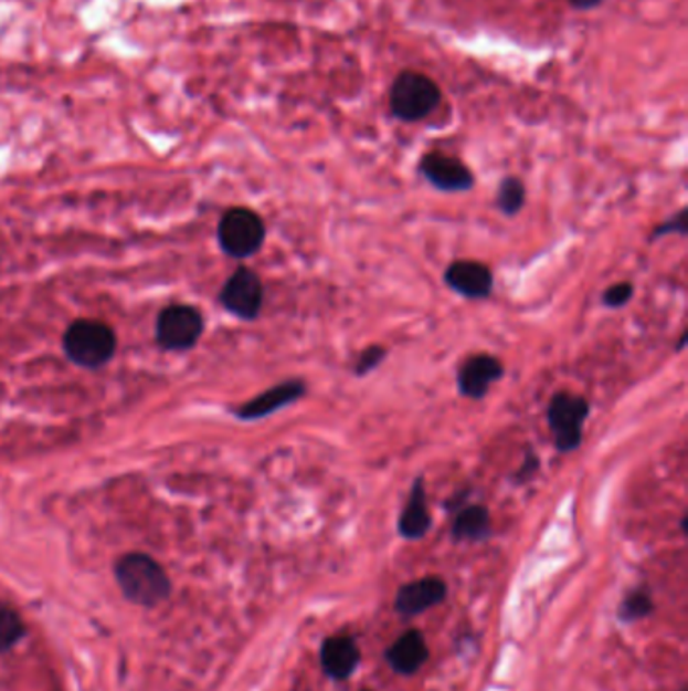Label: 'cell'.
<instances>
[{"label":"cell","mask_w":688,"mask_h":691,"mask_svg":"<svg viewBox=\"0 0 688 691\" xmlns=\"http://www.w3.org/2000/svg\"><path fill=\"white\" fill-rule=\"evenodd\" d=\"M221 302L234 316L255 320L263 307V283L257 273L246 268L234 271L222 287Z\"/></svg>","instance_id":"obj_7"},{"label":"cell","mask_w":688,"mask_h":691,"mask_svg":"<svg viewBox=\"0 0 688 691\" xmlns=\"http://www.w3.org/2000/svg\"><path fill=\"white\" fill-rule=\"evenodd\" d=\"M490 534V514L485 505H465L458 510L453 524V538L456 542H483Z\"/></svg>","instance_id":"obj_16"},{"label":"cell","mask_w":688,"mask_h":691,"mask_svg":"<svg viewBox=\"0 0 688 691\" xmlns=\"http://www.w3.org/2000/svg\"><path fill=\"white\" fill-rule=\"evenodd\" d=\"M502 364L499 358L489 356V354H477L465 360V364L458 368V392L467 399L478 400L485 399V395L489 392L490 385H495L501 378Z\"/></svg>","instance_id":"obj_9"},{"label":"cell","mask_w":688,"mask_h":691,"mask_svg":"<svg viewBox=\"0 0 688 691\" xmlns=\"http://www.w3.org/2000/svg\"><path fill=\"white\" fill-rule=\"evenodd\" d=\"M421 172L432 187L444 192H465L475 185V176L467 166L443 153L426 154L421 160Z\"/></svg>","instance_id":"obj_8"},{"label":"cell","mask_w":688,"mask_h":691,"mask_svg":"<svg viewBox=\"0 0 688 691\" xmlns=\"http://www.w3.org/2000/svg\"><path fill=\"white\" fill-rule=\"evenodd\" d=\"M526 185L515 176H507V178H502L499 190H497V207L502 214L515 217L526 207Z\"/></svg>","instance_id":"obj_17"},{"label":"cell","mask_w":688,"mask_h":691,"mask_svg":"<svg viewBox=\"0 0 688 691\" xmlns=\"http://www.w3.org/2000/svg\"><path fill=\"white\" fill-rule=\"evenodd\" d=\"M687 234V211H680L673 219H668L666 223L656 227L653 231V239H660L665 234Z\"/></svg>","instance_id":"obj_22"},{"label":"cell","mask_w":688,"mask_h":691,"mask_svg":"<svg viewBox=\"0 0 688 691\" xmlns=\"http://www.w3.org/2000/svg\"><path fill=\"white\" fill-rule=\"evenodd\" d=\"M202 329L204 320L197 307L170 305L158 317L156 336L168 350H187L199 342Z\"/></svg>","instance_id":"obj_6"},{"label":"cell","mask_w":688,"mask_h":691,"mask_svg":"<svg viewBox=\"0 0 688 691\" xmlns=\"http://www.w3.org/2000/svg\"><path fill=\"white\" fill-rule=\"evenodd\" d=\"M265 223L257 212L248 209H231L222 214L219 241L226 255L246 259L255 255L265 243Z\"/></svg>","instance_id":"obj_5"},{"label":"cell","mask_w":688,"mask_h":691,"mask_svg":"<svg viewBox=\"0 0 688 691\" xmlns=\"http://www.w3.org/2000/svg\"><path fill=\"white\" fill-rule=\"evenodd\" d=\"M385 659H388L390 668L400 676L416 673L428 659V645L424 641V635L419 634V631H409V634L398 637L392 647L388 649Z\"/></svg>","instance_id":"obj_15"},{"label":"cell","mask_w":688,"mask_h":691,"mask_svg":"<svg viewBox=\"0 0 688 691\" xmlns=\"http://www.w3.org/2000/svg\"><path fill=\"white\" fill-rule=\"evenodd\" d=\"M432 526L424 478H416L410 488L409 502L402 510V516L398 520V532L406 540H421L428 534Z\"/></svg>","instance_id":"obj_14"},{"label":"cell","mask_w":688,"mask_h":691,"mask_svg":"<svg viewBox=\"0 0 688 691\" xmlns=\"http://www.w3.org/2000/svg\"><path fill=\"white\" fill-rule=\"evenodd\" d=\"M687 338H688V334L687 332H685V334L680 336V341H678L677 350H682V348H685V344H687Z\"/></svg>","instance_id":"obj_25"},{"label":"cell","mask_w":688,"mask_h":691,"mask_svg":"<svg viewBox=\"0 0 688 691\" xmlns=\"http://www.w3.org/2000/svg\"><path fill=\"white\" fill-rule=\"evenodd\" d=\"M570 2H572V7H575L578 11H590V9L600 7V4L606 2V0H570Z\"/></svg>","instance_id":"obj_24"},{"label":"cell","mask_w":688,"mask_h":691,"mask_svg":"<svg viewBox=\"0 0 688 691\" xmlns=\"http://www.w3.org/2000/svg\"><path fill=\"white\" fill-rule=\"evenodd\" d=\"M632 295H634V285H632V283H614V285H610L606 292H604V295H602V302H604L607 307L618 310L622 305H626L631 302Z\"/></svg>","instance_id":"obj_21"},{"label":"cell","mask_w":688,"mask_h":691,"mask_svg":"<svg viewBox=\"0 0 688 691\" xmlns=\"http://www.w3.org/2000/svg\"><path fill=\"white\" fill-rule=\"evenodd\" d=\"M446 590L448 588L441 576H424L421 580L409 583L398 590L394 609L402 617L421 615L424 610L441 605L446 598Z\"/></svg>","instance_id":"obj_11"},{"label":"cell","mask_w":688,"mask_h":691,"mask_svg":"<svg viewBox=\"0 0 688 691\" xmlns=\"http://www.w3.org/2000/svg\"><path fill=\"white\" fill-rule=\"evenodd\" d=\"M590 417V402L572 395L558 392L548 407L549 431L560 453H572L582 446L583 422Z\"/></svg>","instance_id":"obj_4"},{"label":"cell","mask_w":688,"mask_h":691,"mask_svg":"<svg viewBox=\"0 0 688 691\" xmlns=\"http://www.w3.org/2000/svg\"><path fill=\"white\" fill-rule=\"evenodd\" d=\"M24 635L21 617L11 609L0 607V651L11 649L12 645L19 643Z\"/></svg>","instance_id":"obj_19"},{"label":"cell","mask_w":688,"mask_h":691,"mask_svg":"<svg viewBox=\"0 0 688 691\" xmlns=\"http://www.w3.org/2000/svg\"><path fill=\"white\" fill-rule=\"evenodd\" d=\"M360 647L351 637H329L321 645V668L331 680H348L360 666Z\"/></svg>","instance_id":"obj_13"},{"label":"cell","mask_w":688,"mask_h":691,"mask_svg":"<svg viewBox=\"0 0 688 691\" xmlns=\"http://www.w3.org/2000/svg\"><path fill=\"white\" fill-rule=\"evenodd\" d=\"M654 610V600L648 590L636 588L622 598L618 607V619L624 622H636L646 619Z\"/></svg>","instance_id":"obj_18"},{"label":"cell","mask_w":688,"mask_h":691,"mask_svg":"<svg viewBox=\"0 0 688 691\" xmlns=\"http://www.w3.org/2000/svg\"><path fill=\"white\" fill-rule=\"evenodd\" d=\"M441 87L416 71H402L390 90V109L402 122H421L438 107Z\"/></svg>","instance_id":"obj_2"},{"label":"cell","mask_w":688,"mask_h":691,"mask_svg":"<svg viewBox=\"0 0 688 691\" xmlns=\"http://www.w3.org/2000/svg\"><path fill=\"white\" fill-rule=\"evenodd\" d=\"M384 346H380V344H373L370 348H366V350L360 354V358L356 360V368H353V373L356 376H366L373 373L380 364L384 363L385 358Z\"/></svg>","instance_id":"obj_20"},{"label":"cell","mask_w":688,"mask_h":691,"mask_svg":"<svg viewBox=\"0 0 688 691\" xmlns=\"http://www.w3.org/2000/svg\"><path fill=\"white\" fill-rule=\"evenodd\" d=\"M444 283L467 300H485L493 293V271L478 261H455L444 271Z\"/></svg>","instance_id":"obj_10"},{"label":"cell","mask_w":688,"mask_h":691,"mask_svg":"<svg viewBox=\"0 0 688 691\" xmlns=\"http://www.w3.org/2000/svg\"><path fill=\"white\" fill-rule=\"evenodd\" d=\"M537 469H539V459H537L536 456L531 453V456H529V458L523 461V465H521V469L517 471V475H515V481H517V483H523V481L529 480V478H531V475L536 473Z\"/></svg>","instance_id":"obj_23"},{"label":"cell","mask_w":688,"mask_h":691,"mask_svg":"<svg viewBox=\"0 0 688 691\" xmlns=\"http://www.w3.org/2000/svg\"><path fill=\"white\" fill-rule=\"evenodd\" d=\"M305 390L307 387H305L304 380H299V378L285 380L277 387L268 388L263 395H258L257 399L248 400L243 407H239L236 415L245 421H257V419L268 417V415L304 399Z\"/></svg>","instance_id":"obj_12"},{"label":"cell","mask_w":688,"mask_h":691,"mask_svg":"<svg viewBox=\"0 0 688 691\" xmlns=\"http://www.w3.org/2000/svg\"><path fill=\"white\" fill-rule=\"evenodd\" d=\"M63 348L71 360L85 368H97L114 356L116 336L106 324L95 320H77L63 338Z\"/></svg>","instance_id":"obj_3"},{"label":"cell","mask_w":688,"mask_h":691,"mask_svg":"<svg viewBox=\"0 0 688 691\" xmlns=\"http://www.w3.org/2000/svg\"><path fill=\"white\" fill-rule=\"evenodd\" d=\"M124 595L141 607H154L170 595V580L162 566L146 554H128L116 566Z\"/></svg>","instance_id":"obj_1"}]
</instances>
